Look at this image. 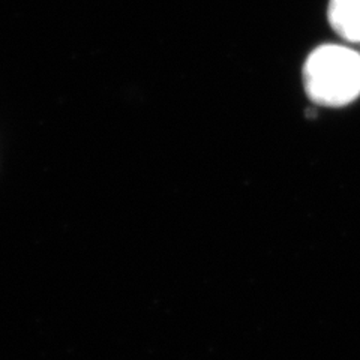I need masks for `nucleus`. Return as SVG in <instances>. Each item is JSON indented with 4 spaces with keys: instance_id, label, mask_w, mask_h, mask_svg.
<instances>
[{
    "instance_id": "1",
    "label": "nucleus",
    "mask_w": 360,
    "mask_h": 360,
    "mask_svg": "<svg viewBox=\"0 0 360 360\" xmlns=\"http://www.w3.org/2000/svg\"><path fill=\"white\" fill-rule=\"evenodd\" d=\"M303 84L315 104H350L360 95V53L342 45L319 47L303 66Z\"/></svg>"
},
{
    "instance_id": "2",
    "label": "nucleus",
    "mask_w": 360,
    "mask_h": 360,
    "mask_svg": "<svg viewBox=\"0 0 360 360\" xmlns=\"http://www.w3.org/2000/svg\"><path fill=\"white\" fill-rule=\"evenodd\" d=\"M328 15L338 35L360 44V0H330Z\"/></svg>"
}]
</instances>
